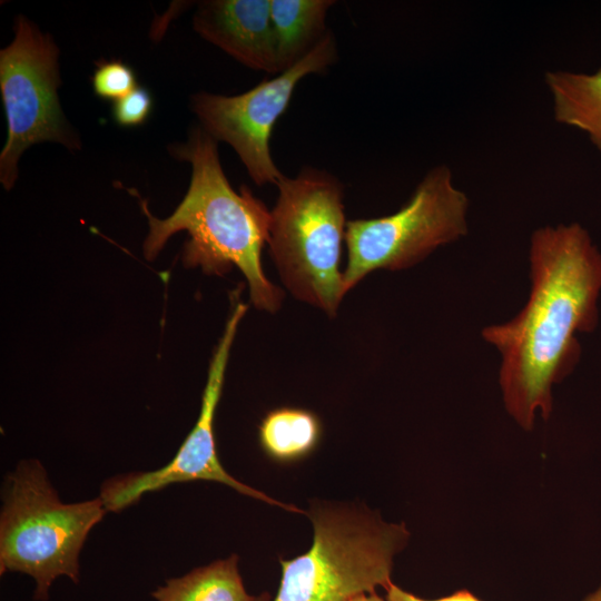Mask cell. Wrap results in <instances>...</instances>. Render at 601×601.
<instances>
[{"label":"cell","instance_id":"8992f818","mask_svg":"<svg viewBox=\"0 0 601 601\" xmlns=\"http://www.w3.org/2000/svg\"><path fill=\"white\" fill-rule=\"evenodd\" d=\"M469 204L466 194L455 186L451 169L437 165L425 174L397 211L348 220L345 292L376 269L412 267L439 247L464 237L469 230Z\"/></svg>","mask_w":601,"mask_h":601},{"label":"cell","instance_id":"30bf717a","mask_svg":"<svg viewBox=\"0 0 601 601\" xmlns=\"http://www.w3.org/2000/svg\"><path fill=\"white\" fill-rule=\"evenodd\" d=\"M193 28L242 65L278 73L270 0L200 1Z\"/></svg>","mask_w":601,"mask_h":601},{"label":"cell","instance_id":"6da1fadb","mask_svg":"<svg viewBox=\"0 0 601 601\" xmlns=\"http://www.w3.org/2000/svg\"><path fill=\"white\" fill-rule=\"evenodd\" d=\"M531 288L524 307L509 322L482 329L501 354L499 385L504 408L524 431L536 416L549 420L552 390L580 358L579 332L598 323L601 254L580 224L535 229L530 238Z\"/></svg>","mask_w":601,"mask_h":601},{"label":"cell","instance_id":"d6986e66","mask_svg":"<svg viewBox=\"0 0 601 601\" xmlns=\"http://www.w3.org/2000/svg\"><path fill=\"white\" fill-rule=\"evenodd\" d=\"M581 601H601V584L598 587L595 591L588 594L583 600Z\"/></svg>","mask_w":601,"mask_h":601},{"label":"cell","instance_id":"9a60e30c","mask_svg":"<svg viewBox=\"0 0 601 601\" xmlns=\"http://www.w3.org/2000/svg\"><path fill=\"white\" fill-rule=\"evenodd\" d=\"M92 89L101 99L118 100L137 87L134 69L121 60L100 61L91 77Z\"/></svg>","mask_w":601,"mask_h":601},{"label":"cell","instance_id":"277c9868","mask_svg":"<svg viewBox=\"0 0 601 601\" xmlns=\"http://www.w3.org/2000/svg\"><path fill=\"white\" fill-rule=\"evenodd\" d=\"M107 512L100 497L62 503L37 461H23L7 479L0 516V573L36 581L33 599L47 601L52 582L79 581V554Z\"/></svg>","mask_w":601,"mask_h":601},{"label":"cell","instance_id":"7a4b0ae2","mask_svg":"<svg viewBox=\"0 0 601 601\" xmlns=\"http://www.w3.org/2000/svg\"><path fill=\"white\" fill-rule=\"evenodd\" d=\"M169 151L190 164L191 179L185 197L165 219L154 217L147 201L141 200L149 224L145 257L155 258L174 234L186 230L189 239L181 255L185 266L200 267L210 275H223L236 266L248 283L255 307L276 312L284 294L268 280L260 260L269 239L270 211L247 186L239 193L233 189L220 164L217 141L201 127L194 128L186 142L170 146Z\"/></svg>","mask_w":601,"mask_h":601},{"label":"cell","instance_id":"8fae6325","mask_svg":"<svg viewBox=\"0 0 601 601\" xmlns=\"http://www.w3.org/2000/svg\"><path fill=\"white\" fill-rule=\"evenodd\" d=\"M332 0H270L278 73L292 67L328 32Z\"/></svg>","mask_w":601,"mask_h":601},{"label":"cell","instance_id":"ba28073f","mask_svg":"<svg viewBox=\"0 0 601 601\" xmlns=\"http://www.w3.org/2000/svg\"><path fill=\"white\" fill-rule=\"evenodd\" d=\"M336 59V40L328 30L308 55L276 77L235 96L194 93L190 108L209 136L233 147L256 185H276L284 175L270 154L274 126L287 109L297 83L311 73L323 72Z\"/></svg>","mask_w":601,"mask_h":601},{"label":"cell","instance_id":"e0dca14e","mask_svg":"<svg viewBox=\"0 0 601 601\" xmlns=\"http://www.w3.org/2000/svg\"><path fill=\"white\" fill-rule=\"evenodd\" d=\"M386 601H482L469 590H459L450 595H445L434 600L422 599L398 585L391 583L386 589Z\"/></svg>","mask_w":601,"mask_h":601},{"label":"cell","instance_id":"2e32d148","mask_svg":"<svg viewBox=\"0 0 601 601\" xmlns=\"http://www.w3.org/2000/svg\"><path fill=\"white\" fill-rule=\"evenodd\" d=\"M152 110V97L148 89L137 86L112 106L114 120L124 127L140 126Z\"/></svg>","mask_w":601,"mask_h":601},{"label":"cell","instance_id":"9c48e42d","mask_svg":"<svg viewBox=\"0 0 601 601\" xmlns=\"http://www.w3.org/2000/svg\"><path fill=\"white\" fill-rule=\"evenodd\" d=\"M233 307L225 331L210 359L206 386L198 420L177 451L164 467L150 472L130 473L107 481L100 499L107 511L118 512L137 502L145 493L158 491L175 483L189 481H214L230 486L239 493L276 505L288 511L299 509L276 501L265 493L248 486L231 476L221 465L215 446L214 417L220 398L230 347L238 324L247 312L235 290Z\"/></svg>","mask_w":601,"mask_h":601},{"label":"cell","instance_id":"3957f363","mask_svg":"<svg viewBox=\"0 0 601 601\" xmlns=\"http://www.w3.org/2000/svg\"><path fill=\"white\" fill-rule=\"evenodd\" d=\"M269 253L283 283L299 300L329 317L346 294L339 270L346 224L343 185L332 174L303 168L276 184Z\"/></svg>","mask_w":601,"mask_h":601},{"label":"cell","instance_id":"5b68a950","mask_svg":"<svg viewBox=\"0 0 601 601\" xmlns=\"http://www.w3.org/2000/svg\"><path fill=\"white\" fill-rule=\"evenodd\" d=\"M309 516L313 544L299 556L280 560L273 601H349L393 583L394 558L410 538L405 524L344 508H317Z\"/></svg>","mask_w":601,"mask_h":601},{"label":"cell","instance_id":"7c38bea8","mask_svg":"<svg viewBox=\"0 0 601 601\" xmlns=\"http://www.w3.org/2000/svg\"><path fill=\"white\" fill-rule=\"evenodd\" d=\"M544 81L555 121L584 131L601 152V68L594 73L550 70Z\"/></svg>","mask_w":601,"mask_h":601},{"label":"cell","instance_id":"4fadbf2b","mask_svg":"<svg viewBox=\"0 0 601 601\" xmlns=\"http://www.w3.org/2000/svg\"><path fill=\"white\" fill-rule=\"evenodd\" d=\"M156 601H268L249 594L238 570V556L217 560L173 578L152 592Z\"/></svg>","mask_w":601,"mask_h":601},{"label":"cell","instance_id":"ac0fdd59","mask_svg":"<svg viewBox=\"0 0 601 601\" xmlns=\"http://www.w3.org/2000/svg\"><path fill=\"white\" fill-rule=\"evenodd\" d=\"M349 601H386V599L381 598L376 592H370L359 594Z\"/></svg>","mask_w":601,"mask_h":601},{"label":"cell","instance_id":"52a82bcc","mask_svg":"<svg viewBox=\"0 0 601 601\" xmlns=\"http://www.w3.org/2000/svg\"><path fill=\"white\" fill-rule=\"evenodd\" d=\"M13 40L0 51V91L7 119V141L0 154V181L9 190L26 149L42 141L81 147L60 106L59 49L49 33L19 14Z\"/></svg>","mask_w":601,"mask_h":601},{"label":"cell","instance_id":"5bb4252c","mask_svg":"<svg viewBox=\"0 0 601 601\" xmlns=\"http://www.w3.org/2000/svg\"><path fill=\"white\" fill-rule=\"evenodd\" d=\"M321 436V423L311 411L279 407L270 411L259 426L265 452L278 461L297 460L308 454Z\"/></svg>","mask_w":601,"mask_h":601}]
</instances>
